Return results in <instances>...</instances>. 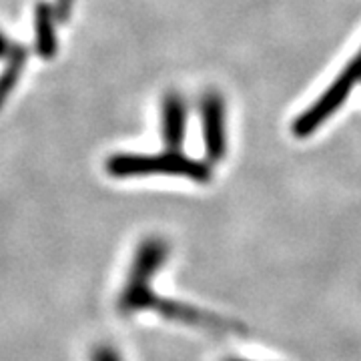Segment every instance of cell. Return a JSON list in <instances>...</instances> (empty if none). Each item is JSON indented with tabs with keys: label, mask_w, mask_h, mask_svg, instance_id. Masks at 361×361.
<instances>
[{
	"label": "cell",
	"mask_w": 361,
	"mask_h": 361,
	"mask_svg": "<svg viewBox=\"0 0 361 361\" xmlns=\"http://www.w3.org/2000/svg\"><path fill=\"white\" fill-rule=\"evenodd\" d=\"M187 106L180 94L171 92L163 101V141L169 151H179L185 139Z\"/></svg>",
	"instance_id": "cell-5"
},
{
	"label": "cell",
	"mask_w": 361,
	"mask_h": 361,
	"mask_svg": "<svg viewBox=\"0 0 361 361\" xmlns=\"http://www.w3.org/2000/svg\"><path fill=\"white\" fill-rule=\"evenodd\" d=\"M35 32H37L39 56L44 61H51L56 54V26H54V8L47 2H39L35 8Z\"/></svg>",
	"instance_id": "cell-6"
},
{
	"label": "cell",
	"mask_w": 361,
	"mask_h": 361,
	"mask_svg": "<svg viewBox=\"0 0 361 361\" xmlns=\"http://www.w3.org/2000/svg\"><path fill=\"white\" fill-rule=\"evenodd\" d=\"M106 173L115 179L147 177V175H175L205 183L211 179V167L185 157L179 151H167L161 155H135L118 153L106 159Z\"/></svg>",
	"instance_id": "cell-2"
},
{
	"label": "cell",
	"mask_w": 361,
	"mask_h": 361,
	"mask_svg": "<svg viewBox=\"0 0 361 361\" xmlns=\"http://www.w3.org/2000/svg\"><path fill=\"white\" fill-rule=\"evenodd\" d=\"M361 80V52L345 66V71L331 82V87L325 90L322 99H317L315 104L311 106L310 111H305L303 115L299 116L293 125V133L297 137H307L317 127H322L323 123L327 121V116H331L337 109L343 104V101L348 99V94L351 89Z\"/></svg>",
	"instance_id": "cell-3"
},
{
	"label": "cell",
	"mask_w": 361,
	"mask_h": 361,
	"mask_svg": "<svg viewBox=\"0 0 361 361\" xmlns=\"http://www.w3.org/2000/svg\"><path fill=\"white\" fill-rule=\"evenodd\" d=\"M169 257V243L161 237H149L137 247L125 289L118 297V311L123 315H135L139 311L153 310L159 295L153 291V277L163 269Z\"/></svg>",
	"instance_id": "cell-1"
},
{
	"label": "cell",
	"mask_w": 361,
	"mask_h": 361,
	"mask_svg": "<svg viewBox=\"0 0 361 361\" xmlns=\"http://www.w3.org/2000/svg\"><path fill=\"white\" fill-rule=\"evenodd\" d=\"M26 59H28L26 47L16 42L13 52L6 56V66H4V71L0 73V109L4 106L6 99L13 94L14 87L18 85L20 75H23V68H25L26 65Z\"/></svg>",
	"instance_id": "cell-7"
},
{
	"label": "cell",
	"mask_w": 361,
	"mask_h": 361,
	"mask_svg": "<svg viewBox=\"0 0 361 361\" xmlns=\"http://www.w3.org/2000/svg\"><path fill=\"white\" fill-rule=\"evenodd\" d=\"M90 361H123L121 360V355L116 353L115 348H111V345H99V348L92 349V353H90Z\"/></svg>",
	"instance_id": "cell-8"
},
{
	"label": "cell",
	"mask_w": 361,
	"mask_h": 361,
	"mask_svg": "<svg viewBox=\"0 0 361 361\" xmlns=\"http://www.w3.org/2000/svg\"><path fill=\"white\" fill-rule=\"evenodd\" d=\"M229 361H249V360H229Z\"/></svg>",
	"instance_id": "cell-11"
},
{
	"label": "cell",
	"mask_w": 361,
	"mask_h": 361,
	"mask_svg": "<svg viewBox=\"0 0 361 361\" xmlns=\"http://www.w3.org/2000/svg\"><path fill=\"white\" fill-rule=\"evenodd\" d=\"M14 49V42L0 30V59H6Z\"/></svg>",
	"instance_id": "cell-10"
},
{
	"label": "cell",
	"mask_w": 361,
	"mask_h": 361,
	"mask_svg": "<svg viewBox=\"0 0 361 361\" xmlns=\"http://www.w3.org/2000/svg\"><path fill=\"white\" fill-rule=\"evenodd\" d=\"M203 118V141L207 159L217 163L227 151V127H225V104L217 92H207L201 101Z\"/></svg>",
	"instance_id": "cell-4"
},
{
	"label": "cell",
	"mask_w": 361,
	"mask_h": 361,
	"mask_svg": "<svg viewBox=\"0 0 361 361\" xmlns=\"http://www.w3.org/2000/svg\"><path fill=\"white\" fill-rule=\"evenodd\" d=\"M73 2L75 0H56V16L63 20V18H68V14L73 11Z\"/></svg>",
	"instance_id": "cell-9"
}]
</instances>
